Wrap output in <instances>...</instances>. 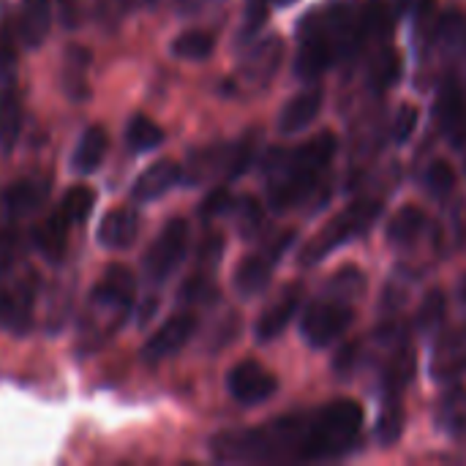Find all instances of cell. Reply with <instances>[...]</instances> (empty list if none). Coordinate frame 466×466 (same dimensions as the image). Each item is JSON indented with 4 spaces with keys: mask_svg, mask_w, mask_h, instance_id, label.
<instances>
[{
    "mask_svg": "<svg viewBox=\"0 0 466 466\" xmlns=\"http://www.w3.org/2000/svg\"><path fill=\"white\" fill-rule=\"evenodd\" d=\"M363 410L352 399L330 401L314 412L276 418L259 429H235L210 437V456L221 464L333 461L355 451Z\"/></svg>",
    "mask_w": 466,
    "mask_h": 466,
    "instance_id": "1",
    "label": "cell"
},
{
    "mask_svg": "<svg viewBox=\"0 0 466 466\" xmlns=\"http://www.w3.org/2000/svg\"><path fill=\"white\" fill-rule=\"evenodd\" d=\"M333 156L336 137L330 131H322L298 147L270 150L262 161V175L268 180V205L273 210L298 208L303 199L314 194Z\"/></svg>",
    "mask_w": 466,
    "mask_h": 466,
    "instance_id": "2",
    "label": "cell"
},
{
    "mask_svg": "<svg viewBox=\"0 0 466 466\" xmlns=\"http://www.w3.org/2000/svg\"><path fill=\"white\" fill-rule=\"evenodd\" d=\"M137 279L128 268L112 265L93 287L87 298V309L79 325V344L85 352L101 350L128 319L134 309Z\"/></svg>",
    "mask_w": 466,
    "mask_h": 466,
    "instance_id": "3",
    "label": "cell"
},
{
    "mask_svg": "<svg viewBox=\"0 0 466 466\" xmlns=\"http://www.w3.org/2000/svg\"><path fill=\"white\" fill-rule=\"evenodd\" d=\"M298 38L322 41L325 46H330L336 63L355 55L366 44L360 33V14L350 3L322 5L319 11H311L309 16H303L298 27Z\"/></svg>",
    "mask_w": 466,
    "mask_h": 466,
    "instance_id": "4",
    "label": "cell"
},
{
    "mask_svg": "<svg viewBox=\"0 0 466 466\" xmlns=\"http://www.w3.org/2000/svg\"><path fill=\"white\" fill-rule=\"evenodd\" d=\"M382 213V202L377 199H360V202H352L350 208H344L300 254V265L309 268V265H317L322 262L325 257H330L336 248L352 243L355 238L366 235L371 229V224L380 218Z\"/></svg>",
    "mask_w": 466,
    "mask_h": 466,
    "instance_id": "5",
    "label": "cell"
},
{
    "mask_svg": "<svg viewBox=\"0 0 466 466\" xmlns=\"http://www.w3.org/2000/svg\"><path fill=\"white\" fill-rule=\"evenodd\" d=\"M355 322V309L350 300H339V298H322L317 303H311L303 317H300V336L306 339L309 347L322 350L330 347L336 339H341Z\"/></svg>",
    "mask_w": 466,
    "mask_h": 466,
    "instance_id": "6",
    "label": "cell"
},
{
    "mask_svg": "<svg viewBox=\"0 0 466 466\" xmlns=\"http://www.w3.org/2000/svg\"><path fill=\"white\" fill-rule=\"evenodd\" d=\"M188 254V221L169 218L145 254V276L153 284H164Z\"/></svg>",
    "mask_w": 466,
    "mask_h": 466,
    "instance_id": "7",
    "label": "cell"
},
{
    "mask_svg": "<svg viewBox=\"0 0 466 466\" xmlns=\"http://www.w3.org/2000/svg\"><path fill=\"white\" fill-rule=\"evenodd\" d=\"M292 240H295V232H287V235H281L273 246H268V248L259 251V254L246 257V259L238 265L232 281H235V289H238L240 298H254V295H259V292L268 289V284H270V279H273V268H276V262L281 259V254L287 251V246H289Z\"/></svg>",
    "mask_w": 466,
    "mask_h": 466,
    "instance_id": "8",
    "label": "cell"
},
{
    "mask_svg": "<svg viewBox=\"0 0 466 466\" xmlns=\"http://www.w3.org/2000/svg\"><path fill=\"white\" fill-rule=\"evenodd\" d=\"M227 390H229V396L238 404L257 407V404H265L270 396H276L279 380L262 363L243 360V363H238V366L229 369V374H227Z\"/></svg>",
    "mask_w": 466,
    "mask_h": 466,
    "instance_id": "9",
    "label": "cell"
},
{
    "mask_svg": "<svg viewBox=\"0 0 466 466\" xmlns=\"http://www.w3.org/2000/svg\"><path fill=\"white\" fill-rule=\"evenodd\" d=\"M281 60H284V41L279 35H268L243 52L240 66H238V79L254 90L265 87L276 76Z\"/></svg>",
    "mask_w": 466,
    "mask_h": 466,
    "instance_id": "10",
    "label": "cell"
},
{
    "mask_svg": "<svg viewBox=\"0 0 466 466\" xmlns=\"http://www.w3.org/2000/svg\"><path fill=\"white\" fill-rule=\"evenodd\" d=\"M197 333V317L183 311V314H175L169 317L142 347V358L147 363H161L172 355H177L188 341L191 336Z\"/></svg>",
    "mask_w": 466,
    "mask_h": 466,
    "instance_id": "11",
    "label": "cell"
},
{
    "mask_svg": "<svg viewBox=\"0 0 466 466\" xmlns=\"http://www.w3.org/2000/svg\"><path fill=\"white\" fill-rule=\"evenodd\" d=\"M49 177H41V175H27V177H19L14 180L5 194H3V208L11 218H27L33 213H38L46 199H49Z\"/></svg>",
    "mask_w": 466,
    "mask_h": 466,
    "instance_id": "12",
    "label": "cell"
},
{
    "mask_svg": "<svg viewBox=\"0 0 466 466\" xmlns=\"http://www.w3.org/2000/svg\"><path fill=\"white\" fill-rule=\"evenodd\" d=\"M434 117L437 126L453 139H464L466 137V90L461 82L448 79L440 93H437V104H434Z\"/></svg>",
    "mask_w": 466,
    "mask_h": 466,
    "instance_id": "13",
    "label": "cell"
},
{
    "mask_svg": "<svg viewBox=\"0 0 466 466\" xmlns=\"http://www.w3.org/2000/svg\"><path fill=\"white\" fill-rule=\"evenodd\" d=\"M52 19H55V0H19L16 33L25 49H38L46 41Z\"/></svg>",
    "mask_w": 466,
    "mask_h": 466,
    "instance_id": "14",
    "label": "cell"
},
{
    "mask_svg": "<svg viewBox=\"0 0 466 466\" xmlns=\"http://www.w3.org/2000/svg\"><path fill=\"white\" fill-rule=\"evenodd\" d=\"M183 180V167L177 161H156L150 164L131 186V199L134 202H156L164 194H169L177 183Z\"/></svg>",
    "mask_w": 466,
    "mask_h": 466,
    "instance_id": "15",
    "label": "cell"
},
{
    "mask_svg": "<svg viewBox=\"0 0 466 466\" xmlns=\"http://www.w3.org/2000/svg\"><path fill=\"white\" fill-rule=\"evenodd\" d=\"M137 235H139V216L128 205L109 210L101 218L98 232H96L98 246L106 248V251H126V248H131L134 240H137Z\"/></svg>",
    "mask_w": 466,
    "mask_h": 466,
    "instance_id": "16",
    "label": "cell"
},
{
    "mask_svg": "<svg viewBox=\"0 0 466 466\" xmlns=\"http://www.w3.org/2000/svg\"><path fill=\"white\" fill-rule=\"evenodd\" d=\"M322 101H325L322 87H317V85L311 82V87H306L303 93H298L295 98H289V101L284 104V109H281V115H279V131L287 134V137L306 131V128L319 117Z\"/></svg>",
    "mask_w": 466,
    "mask_h": 466,
    "instance_id": "17",
    "label": "cell"
},
{
    "mask_svg": "<svg viewBox=\"0 0 466 466\" xmlns=\"http://www.w3.org/2000/svg\"><path fill=\"white\" fill-rule=\"evenodd\" d=\"M33 328V292L25 287H0V330L27 336Z\"/></svg>",
    "mask_w": 466,
    "mask_h": 466,
    "instance_id": "18",
    "label": "cell"
},
{
    "mask_svg": "<svg viewBox=\"0 0 466 466\" xmlns=\"http://www.w3.org/2000/svg\"><path fill=\"white\" fill-rule=\"evenodd\" d=\"M229 161H232V145H208L197 153H191L188 164L183 167V180L188 186H199L205 180H213L216 175H224L229 172Z\"/></svg>",
    "mask_w": 466,
    "mask_h": 466,
    "instance_id": "19",
    "label": "cell"
},
{
    "mask_svg": "<svg viewBox=\"0 0 466 466\" xmlns=\"http://www.w3.org/2000/svg\"><path fill=\"white\" fill-rule=\"evenodd\" d=\"M431 374L437 382H451L466 374V325L459 330H453L451 336H445L437 350H434V360H431Z\"/></svg>",
    "mask_w": 466,
    "mask_h": 466,
    "instance_id": "20",
    "label": "cell"
},
{
    "mask_svg": "<svg viewBox=\"0 0 466 466\" xmlns=\"http://www.w3.org/2000/svg\"><path fill=\"white\" fill-rule=\"evenodd\" d=\"M300 300H303L300 287L284 289V295H281L273 306H268L265 314L259 317V322H257V328H254L257 339H259V341H273V339H279V336L289 328V322L295 319V314L300 311Z\"/></svg>",
    "mask_w": 466,
    "mask_h": 466,
    "instance_id": "21",
    "label": "cell"
},
{
    "mask_svg": "<svg viewBox=\"0 0 466 466\" xmlns=\"http://www.w3.org/2000/svg\"><path fill=\"white\" fill-rule=\"evenodd\" d=\"M74 224L63 216V210H52L33 232V248L46 259V262H60L66 254V243H68V229Z\"/></svg>",
    "mask_w": 466,
    "mask_h": 466,
    "instance_id": "22",
    "label": "cell"
},
{
    "mask_svg": "<svg viewBox=\"0 0 466 466\" xmlns=\"http://www.w3.org/2000/svg\"><path fill=\"white\" fill-rule=\"evenodd\" d=\"M106 145H109V137L101 126H90L82 131L76 147H74V156H71V167L76 175H90L101 167L104 156H106Z\"/></svg>",
    "mask_w": 466,
    "mask_h": 466,
    "instance_id": "23",
    "label": "cell"
},
{
    "mask_svg": "<svg viewBox=\"0 0 466 466\" xmlns=\"http://www.w3.org/2000/svg\"><path fill=\"white\" fill-rule=\"evenodd\" d=\"M87 66H90V52L85 46H68L66 63H63V90L71 101H87L90 85H87Z\"/></svg>",
    "mask_w": 466,
    "mask_h": 466,
    "instance_id": "24",
    "label": "cell"
},
{
    "mask_svg": "<svg viewBox=\"0 0 466 466\" xmlns=\"http://www.w3.org/2000/svg\"><path fill=\"white\" fill-rule=\"evenodd\" d=\"M360 33L363 41H388L393 33V22H396V11L390 5V0H366L360 8Z\"/></svg>",
    "mask_w": 466,
    "mask_h": 466,
    "instance_id": "25",
    "label": "cell"
},
{
    "mask_svg": "<svg viewBox=\"0 0 466 466\" xmlns=\"http://www.w3.org/2000/svg\"><path fill=\"white\" fill-rule=\"evenodd\" d=\"M333 63H336V57H333L330 46H325L322 41H314V38H300L298 57H295V74L303 82L319 79Z\"/></svg>",
    "mask_w": 466,
    "mask_h": 466,
    "instance_id": "26",
    "label": "cell"
},
{
    "mask_svg": "<svg viewBox=\"0 0 466 466\" xmlns=\"http://www.w3.org/2000/svg\"><path fill=\"white\" fill-rule=\"evenodd\" d=\"M19 131H22V98L11 82L0 87V150L3 153L14 150Z\"/></svg>",
    "mask_w": 466,
    "mask_h": 466,
    "instance_id": "27",
    "label": "cell"
},
{
    "mask_svg": "<svg viewBox=\"0 0 466 466\" xmlns=\"http://www.w3.org/2000/svg\"><path fill=\"white\" fill-rule=\"evenodd\" d=\"M423 227H426L423 210L415 208V205H407V208H401V210L390 218V224H388V240H390L393 246H412V243L420 238Z\"/></svg>",
    "mask_w": 466,
    "mask_h": 466,
    "instance_id": "28",
    "label": "cell"
},
{
    "mask_svg": "<svg viewBox=\"0 0 466 466\" xmlns=\"http://www.w3.org/2000/svg\"><path fill=\"white\" fill-rule=\"evenodd\" d=\"M126 145L134 153H150L164 145V128L145 115H134L126 126Z\"/></svg>",
    "mask_w": 466,
    "mask_h": 466,
    "instance_id": "29",
    "label": "cell"
},
{
    "mask_svg": "<svg viewBox=\"0 0 466 466\" xmlns=\"http://www.w3.org/2000/svg\"><path fill=\"white\" fill-rule=\"evenodd\" d=\"M213 49H216V35L208 30H186L169 46V52L180 60H208Z\"/></svg>",
    "mask_w": 466,
    "mask_h": 466,
    "instance_id": "30",
    "label": "cell"
},
{
    "mask_svg": "<svg viewBox=\"0 0 466 466\" xmlns=\"http://www.w3.org/2000/svg\"><path fill=\"white\" fill-rule=\"evenodd\" d=\"M401 79V57L396 49L385 46L374 55L371 66H369V82L374 90H388Z\"/></svg>",
    "mask_w": 466,
    "mask_h": 466,
    "instance_id": "31",
    "label": "cell"
},
{
    "mask_svg": "<svg viewBox=\"0 0 466 466\" xmlns=\"http://www.w3.org/2000/svg\"><path fill=\"white\" fill-rule=\"evenodd\" d=\"M404 431V407H401V396H385L382 401V412L377 420V440L380 445L390 448Z\"/></svg>",
    "mask_w": 466,
    "mask_h": 466,
    "instance_id": "32",
    "label": "cell"
},
{
    "mask_svg": "<svg viewBox=\"0 0 466 466\" xmlns=\"http://www.w3.org/2000/svg\"><path fill=\"white\" fill-rule=\"evenodd\" d=\"M93 205H96V191L90 188V186H85V183H79V186H71L66 194H63V199H60V210H63V216L71 221V224H82V221H87V216L93 213Z\"/></svg>",
    "mask_w": 466,
    "mask_h": 466,
    "instance_id": "33",
    "label": "cell"
},
{
    "mask_svg": "<svg viewBox=\"0 0 466 466\" xmlns=\"http://www.w3.org/2000/svg\"><path fill=\"white\" fill-rule=\"evenodd\" d=\"M434 41L451 52V55H459L464 52L466 46V22L461 14H445L442 19L434 22Z\"/></svg>",
    "mask_w": 466,
    "mask_h": 466,
    "instance_id": "34",
    "label": "cell"
},
{
    "mask_svg": "<svg viewBox=\"0 0 466 466\" xmlns=\"http://www.w3.org/2000/svg\"><path fill=\"white\" fill-rule=\"evenodd\" d=\"M232 216H235V224L240 229L243 238H254L257 232H262L265 227V210L257 199L251 197H240L232 202Z\"/></svg>",
    "mask_w": 466,
    "mask_h": 466,
    "instance_id": "35",
    "label": "cell"
},
{
    "mask_svg": "<svg viewBox=\"0 0 466 466\" xmlns=\"http://www.w3.org/2000/svg\"><path fill=\"white\" fill-rule=\"evenodd\" d=\"M363 287H366L363 270H360V268H344V270H339V273L328 281L325 295H328V298H339V300H350V303H352L355 298H360Z\"/></svg>",
    "mask_w": 466,
    "mask_h": 466,
    "instance_id": "36",
    "label": "cell"
},
{
    "mask_svg": "<svg viewBox=\"0 0 466 466\" xmlns=\"http://www.w3.org/2000/svg\"><path fill=\"white\" fill-rule=\"evenodd\" d=\"M445 314H448V300H445V295H442L440 289H431V292L423 298L420 309H418V328H420L426 336H431V333H437V330L442 328Z\"/></svg>",
    "mask_w": 466,
    "mask_h": 466,
    "instance_id": "37",
    "label": "cell"
},
{
    "mask_svg": "<svg viewBox=\"0 0 466 466\" xmlns=\"http://www.w3.org/2000/svg\"><path fill=\"white\" fill-rule=\"evenodd\" d=\"M16 74V35L5 16H0V87L11 85Z\"/></svg>",
    "mask_w": 466,
    "mask_h": 466,
    "instance_id": "38",
    "label": "cell"
},
{
    "mask_svg": "<svg viewBox=\"0 0 466 466\" xmlns=\"http://www.w3.org/2000/svg\"><path fill=\"white\" fill-rule=\"evenodd\" d=\"M270 5H273V0H246L243 25H240V33H238V44L251 41V38L262 30V25L268 22Z\"/></svg>",
    "mask_w": 466,
    "mask_h": 466,
    "instance_id": "39",
    "label": "cell"
},
{
    "mask_svg": "<svg viewBox=\"0 0 466 466\" xmlns=\"http://www.w3.org/2000/svg\"><path fill=\"white\" fill-rule=\"evenodd\" d=\"M218 298V289L216 284L210 281V276L202 270L197 276H191L183 287H180V300L183 303H191V306H199V303H213Z\"/></svg>",
    "mask_w": 466,
    "mask_h": 466,
    "instance_id": "40",
    "label": "cell"
},
{
    "mask_svg": "<svg viewBox=\"0 0 466 466\" xmlns=\"http://www.w3.org/2000/svg\"><path fill=\"white\" fill-rule=\"evenodd\" d=\"M440 423L453 434H466V393H453L442 401Z\"/></svg>",
    "mask_w": 466,
    "mask_h": 466,
    "instance_id": "41",
    "label": "cell"
},
{
    "mask_svg": "<svg viewBox=\"0 0 466 466\" xmlns=\"http://www.w3.org/2000/svg\"><path fill=\"white\" fill-rule=\"evenodd\" d=\"M426 188L431 197H448L456 186V172L448 161H434L429 169H426V177H423Z\"/></svg>",
    "mask_w": 466,
    "mask_h": 466,
    "instance_id": "42",
    "label": "cell"
},
{
    "mask_svg": "<svg viewBox=\"0 0 466 466\" xmlns=\"http://www.w3.org/2000/svg\"><path fill=\"white\" fill-rule=\"evenodd\" d=\"M139 3L137 0H96V19L101 27H117Z\"/></svg>",
    "mask_w": 466,
    "mask_h": 466,
    "instance_id": "43",
    "label": "cell"
},
{
    "mask_svg": "<svg viewBox=\"0 0 466 466\" xmlns=\"http://www.w3.org/2000/svg\"><path fill=\"white\" fill-rule=\"evenodd\" d=\"M418 120H420V112H418L412 104H404V106L396 112V117H393V139H396L399 145L410 142L412 134H415V128H418Z\"/></svg>",
    "mask_w": 466,
    "mask_h": 466,
    "instance_id": "44",
    "label": "cell"
},
{
    "mask_svg": "<svg viewBox=\"0 0 466 466\" xmlns=\"http://www.w3.org/2000/svg\"><path fill=\"white\" fill-rule=\"evenodd\" d=\"M221 254H224V240L218 235H210L208 240H202L199 246V270L210 273L218 262H221Z\"/></svg>",
    "mask_w": 466,
    "mask_h": 466,
    "instance_id": "45",
    "label": "cell"
},
{
    "mask_svg": "<svg viewBox=\"0 0 466 466\" xmlns=\"http://www.w3.org/2000/svg\"><path fill=\"white\" fill-rule=\"evenodd\" d=\"M232 194L227 191V188H216L205 202H202V218H216V216H224V213H229L232 210Z\"/></svg>",
    "mask_w": 466,
    "mask_h": 466,
    "instance_id": "46",
    "label": "cell"
},
{
    "mask_svg": "<svg viewBox=\"0 0 466 466\" xmlns=\"http://www.w3.org/2000/svg\"><path fill=\"white\" fill-rule=\"evenodd\" d=\"M437 0H390L396 16H415V19H429L434 11Z\"/></svg>",
    "mask_w": 466,
    "mask_h": 466,
    "instance_id": "47",
    "label": "cell"
},
{
    "mask_svg": "<svg viewBox=\"0 0 466 466\" xmlns=\"http://www.w3.org/2000/svg\"><path fill=\"white\" fill-rule=\"evenodd\" d=\"M16 257H19V243L14 232H0V276L11 273V268L16 265Z\"/></svg>",
    "mask_w": 466,
    "mask_h": 466,
    "instance_id": "48",
    "label": "cell"
},
{
    "mask_svg": "<svg viewBox=\"0 0 466 466\" xmlns=\"http://www.w3.org/2000/svg\"><path fill=\"white\" fill-rule=\"evenodd\" d=\"M55 14L60 19V25L66 30H74L82 19V8H79V0H55Z\"/></svg>",
    "mask_w": 466,
    "mask_h": 466,
    "instance_id": "49",
    "label": "cell"
},
{
    "mask_svg": "<svg viewBox=\"0 0 466 466\" xmlns=\"http://www.w3.org/2000/svg\"><path fill=\"white\" fill-rule=\"evenodd\" d=\"M172 3H175L177 14H199V11H205L208 5L218 3V0H172Z\"/></svg>",
    "mask_w": 466,
    "mask_h": 466,
    "instance_id": "50",
    "label": "cell"
},
{
    "mask_svg": "<svg viewBox=\"0 0 466 466\" xmlns=\"http://www.w3.org/2000/svg\"><path fill=\"white\" fill-rule=\"evenodd\" d=\"M156 306H158V300H156V298L142 303V311H139V325H147V319H153V314H156Z\"/></svg>",
    "mask_w": 466,
    "mask_h": 466,
    "instance_id": "51",
    "label": "cell"
},
{
    "mask_svg": "<svg viewBox=\"0 0 466 466\" xmlns=\"http://www.w3.org/2000/svg\"><path fill=\"white\" fill-rule=\"evenodd\" d=\"M139 5H147V8H153V5H158L161 0H137Z\"/></svg>",
    "mask_w": 466,
    "mask_h": 466,
    "instance_id": "52",
    "label": "cell"
},
{
    "mask_svg": "<svg viewBox=\"0 0 466 466\" xmlns=\"http://www.w3.org/2000/svg\"><path fill=\"white\" fill-rule=\"evenodd\" d=\"M459 295H461V300L466 303V276L461 279V287H459Z\"/></svg>",
    "mask_w": 466,
    "mask_h": 466,
    "instance_id": "53",
    "label": "cell"
},
{
    "mask_svg": "<svg viewBox=\"0 0 466 466\" xmlns=\"http://www.w3.org/2000/svg\"><path fill=\"white\" fill-rule=\"evenodd\" d=\"M289 3H295V0H273V5H289Z\"/></svg>",
    "mask_w": 466,
    "mask_h": 466,
    "instance_id": "54",
    "label": "cell"
},
{
    "mask_svg": "<svg viewBox=\"0 0 466 466\" xmlns=\"http://www.w3.org/2000/svg\"><path fill=\"white\" fill-rule=\"evenodd\" d=\"M464 71H466V60H464ZM464 90H466V87H464Z\"/></svg>",
    "mask_w": 466,
    "mask_h": 466,
    "instance_id": "55",
    "label": "cell"
}]
</instances>
